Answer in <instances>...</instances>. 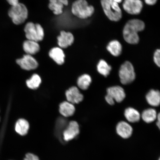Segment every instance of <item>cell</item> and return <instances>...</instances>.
<instances>
[{
    "instance_id": "obj_12",
    "label": "cell",
    "mask_w": 160,
    "mask_h": 160,
    "mask_svg": "<svg viewBox=\"0 0 160 160\" xmlns=\"http://www.w3.org/2000/svg\"><path fill=\"white\" fill-rule=\"evenodd\" d=\"M66 96L68 102L73 104L79 103L82 101L83 96L77 87H73L66 92Z\"/></svg>"
},
{
    "instance_id": "obj_2",
    "label": "cell",
    "mask_w": 160,
    "mask_h": 160,
    "mask_svg": "<svg viewBox=\"0 0 160 160\" xmlns=\"http://www.w3.org/2000/svg\"><path fill=\"white\" fill-rule=\"evenodd\" d=\"M105 15L111 21L117 22L122 18V12L118 3L113 0H101Z\"/></svg>"
},
{
    "instance_id": "obj_8",
    "label": "cell",
    "mask_w": 160,
    "mask_h": 160,
    "mask_svg": "<svg viewBox=\"0 0 160 160\" xmlns=\"http://www.w3.org/2000/svg\"><path fill=\"white\" fill-rule=\"evenodd\" d=\"M17 63L22 69L27 71L35 69L38 66L37 60L32 55L28 54L26 55L22 58L17 59Z\"/></svg>"
},
{
    "instance_id": "obj_11",
    "label": "cell",
    "mask_w": 160,
    "mask_h": 160,
    "mask_svg": "<svg viewBox=\"0 0 160 160\" xmlns=\"http://www.w3.org/2000/svg\"><path fill=\"white\" fill-rule=\"evenodd\" d=\"M58 43L61 48H66L71 45L74 41L72 34L70 32L62 31L57 38Z\"/></svg>"
},
{
    "instance_id": "obj_6",
    "label": "cell",
    "mask_w": 160,
    "mask_h": 160,
    "mask_svg": "<svg viewBox=\"0 0 160 160\" xmlns=\"http://www.w3.org/2000/svg\"><path fill=\"white\" fill-rule=\"evenodd\" d=\"M120 81L123 85L131 83L134 81L136 75L134 68L132 64L126 61L121 66L119 72Z\"/></svg>"
},
{
    "instance_id": "obj_24",
    "label": "cell",
    "mask_w": 160,
    "mask_h": 160,
    "mask_svg": "<svg viewBox=\"0 0 160 160\" xmlns=\"http://www.w3.org/2000/svg\"><path fill=\"white\" fill-rule=\"evenodd\" d=\"M48 7L56 15H59L63 13L64 5L59 0H49Z\"/></svg>"
},
{
    "instance_id": "obj_32",
    "label": "cell",
    "mask_w": 160,
    "mask_h": 160,
    "mask_svg": "<svg viewBox=\"0 0 160 160\" xmlns=\"http://www.w3.org/2000/svg\"><path fill=\"white\" fill-rule=\"evenodd\" d=\"M160 113H159L157 115V125L158 127L159 128H160Z\"/></svg>"
},
{
    "instance_id": "obj_18",
    "label": "cell",
    "mask_w": 160,
    "mask_h": 160,
    "mask_svg": "<svg viewBox=\"0 0 160 160\" xmlns=\"http://www.w3.org/2000/svg\"><path fill=\"white\" fill-rule=\"evenodd\" d=\"M107 49L109 52L114 57H118L121 54L122 46L117 40H113L110 42L107 46Z\"/></svg>"
},
{
    "instance_id": "obj_1",
    "label": "cell",
    "mask_w": 160,
    "mask_h": 160,
    "mask_svg": "<svg viewBox=\"0 0 160 160\" xmlns=\"http://www.w3.org/2000/svg\"><path fill=\"white\" fill-rule=\"evenodd\" d=\"M145 28V23L141 20L138 19L129 20L123 28L124 39L127 42L131 44H137L139 41L138 33L143 31Z\"/></svg>"
},
{
    "instance_id": "obj_14",
    "label": "cell",
    "mask_w": 160,
    "mask_h": 160,
    "mask_svg": "<svg viewBox=\"0 0 160 160\" xmlns=\"http://www.w3.org/2000/svg\"><path fill=\"white\" fill-rule=\"evenodd\" d=\"M49 56L58 64L61 65L64 63L65 55L61 48H53L50 50Z\"/></svg>"
},
{
    "instance_id": "obj_16",
    "label": "cell",
    "mask_w": 160,
    "mask_h": 160,
    "mask_svg": "<svg viewBox=\"0 0 160 160\" xmlns=\"http://www.w3.org/2000/svg\"><path fill=\"white\" fill-rule=\"evenodd\" d=\"M59 111L63 117H69L74 114L75 108L73 104L68 101H65L60 105Z\"/></svg>"
},
{
    "instance_id": "obj_19",
    "label": "cell",
    "mask_w": 160,
    "mask_h": 160,
    "mask_svg": "<svg viewBox=\"0 0 160 160\" xmlns=\"http://www.w3.org/2000/svg\"><path fill=\"white\" fill-rule=\"evenodd\" d=\"M124 115L128 121L131 123L137 122L141 118L139 112L132 108L129 107L126 109Z\"/></svg>"
},
{
    "instance_id": "obj_26",
    "label": "cell",
    "mask_w": 160,
    "mask_h": 160,
    "mask_svg": "<svg viewBox=\"0 0 160 160\" xmlns=\"http://www.w3.org/2000/svg\"><path fill=\"white\" fill-rule=\"evenodd\" d=\"M154 62L158 67H160V50H156L153 56Z\"/></svg>"
},
{
    "instance_id": "obj_17",
    "label": "cell",
    "mask_w": 160,
    "mask_h": 160,
    "mask_svg": "<svg viewBox=\"0 0 160 160\" xmlns=\"http://www.w3.org/2000/svg\"><path fill=\"white\" fill-rule=\"evenodd\" d=\"M146 100L150 105L157 107L160 103V93L158 90L152 89L148 93L146 96Z\"/></svg>"
},
{
    "instance_id": "obj_33",
    "label": "cell",
    "mask_w": 160,
    "mask_h": 160,
    "mask_svg": "<svg viewBox=\"0 0 160 160\" xmlns=\"http://www.w3.org/2000/svg\"><path fill=\"white\" fill-rule=\"evenodd\" d=\"M113 1L117 2L118 3H121L122 2V0H113Z\"/></svg>"
},
{
    "instance_id": "obj_27",
    "label": "cell",
    "mask_w": 160,
    "mask_h": 160,
    "mask_svg": "<svg viewBox=\"0 0 160 160\" xmlns=\"http://www.w3.org/2000/svg\"><path fill=\"white\" fill-rule=\"evenodd\" d=\"M23 160H40L39 158L32 153H28Z\"/></svg>"
},
{
    "instance_id": "obj_30",
    "label": "cell",
    "mask_w": 160,
    "mask_h": 160,
    "mask_svg": "<svg viewBox=\"0 0 160 160\" xmlns=\"http://www.w3.org/2000/svg\"><path fill=\"white\" fill-rule=\"evenodd\" d=\"M8 3L12 6L15 5L18 3L19 0H7Z\"/></svg>"
},
{
    "instance_id": "obj_31",
    "label": "cell",
    "mask_w": 160,
    "mask_h": 160,
    "mask_svg": "<svg viewBox=\"0 0 160 160\" xmlns=\"http://www.w3.org/2000/svg\"><path fill=\"white\" fill-rule=\"evenodd\" d=\"M63 4L64 6H67L68 5V0H59Z\"/></svg>"
},
{
    "instance_id": "obj_29",
    "label": "cell",
    "mask_w": 160,
    "mask_h": 160,
    "mask_svg": "<svg viewBox=\"0 0 160 160\" xmlns=\"http://www.w3.org/2000/svg\"><path fill=\"white\" fill-rule=\"evenodd\" d=\"M145 3L149 5H154L157 1V0H144Z\"/></svg>"
},
{
    "instance_id": "obj_21",
    "label": "cell",
    "mask_w": 160,
    "mask_h": 160,
    "mask_svg": "<svg viewBox=\"0 0 160 160\" xmlns=\"http://www.w3.org/2000/svg\"><path fill=\"white\" fill-rule=\"evenodd\" d=\"M157 114L156 110L152 108L146 109L142 113V118L144 121L147 123H150L157 119Z\"/></svg>"
},
{
    "instance_id": "obj_25",
    "label": "cell",
    "mask_w": 160,
    "mask_h": 160,
    "mask_svg": "<svg viewBox=\"0 0 160 160\" xmlns=\"http://www.w3.org/2000/svg\"><path fill=\"white\" fill-rule=\"evenodd\" d=\"M41 77L37 74H34L31 78L28 79L26 82L27 86L29 88L32 89H36L38 88L41 83Z\"/></svg>"
},
{
    "instance_id": "obj_7",
    "label": "cell",
    "mask_w": 160,
    "mask_h": 160,
    "mask_svg": "<svg viewBox=\"0 0 160 160\" xmlns=\"http://www.w3.org/2000/svg\"><path fill=\"white\" fill-rule=\"evenodd\" d=\"M143 4L141 0H124L123 3L124 10L129 14L138 15L141 12Z\"/></svg>"
},
{
    "instance_id": "obj_23",
    "label": "cell",
    "mask_w": 160,
    "mask_h": 160,
    "mask_svg": "<svg viewBox=\"0 0 160 160\" xmlns=\"http://www.w3.org/2000/svg\"><path fill=\"white\" fill-rule=\"evenodd\" d=\"M97 69L100 74L107 77L109 74L110 72L111 71L112 68L107 62L102 59L100 60L98 63Z\"/></svg>"
},
{
    "instance_id": "obj_15",
    "label": "cell",
    "mask_w": 160,
    "mask_h": 160,
    "mask_svg": "<svg viewBox=\"0 0 160 160\" xmlns=\"http://www.w3.org/2000/svg\"><path fill=\"white\" fill-rule=\"evenodd\" d=\"M24 51L27 54L33 55L39 52L40 50V46L38 42L27 40L24 42L23 43Z\"/></svg>"
},
{
    "instance_id": "obj_9",
    "label": "cell",
    "mask_w": 160,
    "mask_h": 160,
    "mask_svg": "<svg viewBox=\"0 0 160 160\" xmlns=\"http://www.w3.org/2000/svg\"><path fill=\"white\" fill-rule=\"evenodd\" d=\"M79 133L78 124L77 122L71 121L63 132V139L66 141H71L77 137Z\"/></svg>"
},
{
    "instance_id": "obj_10",
    "label": "cell",
    "mask_w": 160,
    "mask_h": 160,
    "mask_svg": "<svg viewBox=\"0 0 160 160\" xmlns=\"http://www.w3.org/2000/svg\"><path fill=\"white\" fill-rule=\"evenodd\" d=\"M107 95L118 103L121 102L126 97L124 90L119 86L108 88L107 90Z\"/></svg>"
},
{
    "instance_id": "obj_13",
    "label": "cell",
    "mask_w": 160,
    "mask_h": 160,
    "mask_svg": "<svg viewBox=\"0 0 160 160\" xmlns=\"http://www.w3.org/2000/svg\"><path fill=\"white\" fill-rule=\"evenodd\" d=\"M117 133L124 139L128 138L132 133L133 129L131 126L125 122H120L116 128Z\"/></svg>"
},
{
    "instance_id": "obj_34",
    "label": "cell",
    "mask_w": 160,
    "mask_h": 160,
    "mask_svg": "<svg viewBox=\"0 0 160 160\" xmlns=\"http://www.w3.org/2000/svg\"><path fill=\"white\" fill-rule=\"evenodd\" d=\"M0 120H1V118H0Z\"/></svg>"
},
{
    "instance_id": "obj_20",
    "label": "cell",
    "mask_w": 160,
    "mask_h": 160,
    "mask_svg": "<svg viewBox=\"0 0 160 160\" xmlns=\"http://www.w3.org/2000/svg\"><path fill=\"white\" fill-rule=\"evenodd\" d=\"M29 128V123L27 120L20 119L16 123L15 129L16 132L19 134L24 136L28 133Z\"/></svg>"
},
{
    "instance_id": "obj_4",
    "label": "cell",
    "mask_w": 160,
    "mask_h": 160,
    "mask_svg": "<svg viewBox=\"0 0 160 160\" xmlns=\"http://www.w3.org/2000/svg\"><path fill=\"white\" fill-rule=\"evenodd\" d=\"M8 15L15 24L19 25L24 22L27 19L28 12L25 5L19 3L10 8Z\"/></svg>"
},
{
    "instance_id": "obj_22",
    "label": "cell",
    "mask_w": 160,
    "mask_h": 160,
    "mask_svg": "<svg viewBox=\"0 0 160 160\" xmlns=\"http://www.w3.org/2000/svg\"><path fill=\"white\" fill-rule=\"evenodd\" d=\"M92 78L89 75L85 74L80 76L77 81V84L80 89L86 90L88 88L92 83Z\"/></svg>"
},
{
    "instance_id": "obj_28",
    "label": "cell",
    "mask_w": 160,
    "mask_h": 160,
    "mask_svg": "<svg viewBox=\"0 0 160 160\" xmlns=\"http://www.w3.org/2000/svg\"><path fill=\"white\" fill-rule=\"evenodd\" d=\"M105 99L109 105H112L115 104V101L112 98L108 95L106 96Z\"/></svg>"
},
{
    "instance_id": "obj_5",
    "label": "cell",
    "mask_w": 160,
    "mask_h": 160,
    "mask_svg": "<svg viewBox=\"0 0 160 160\" xmlns=\"http://www.w3.org/2000/svg\"><path fill=\"white\" fill-rule=\"evenodd\" d=\"M25 36L28 40L37 42L42 41L44 37V31L41 25L32 22L27 23L24 28Z\"/></svg>"
},
{
    "instance_id": "obj_3",
    "label": "cell",
    "mask_w": 160,
    "mask_h": 160,
    "mask_svg": "<svg viewBox=\"0 0 160 160\" xmlns=\"http://www.w3.org/2000/svg\"><path fill=\"white\" fill-rule=\"evenodd\" d=\"M94 11V8L89 5L86 0H77L72 5V13L80 19H86L91 17Z\"/></svg>"
}]
</instances>
